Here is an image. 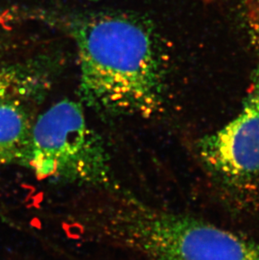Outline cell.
<instances>
[{"instance_id": "5", "label": "cell", "mask_w": 259, "mask_h": 260, "mask_svg": "<svg viewBox=\"0 0 259 260\" xmlns=\"http://www.w3.org/2000/svg\"><path fill=\"white\" fill-rule=\"evenodd\" d=\"M32 125L20 101L9 98L0 103V165H24Z\"/></svg>"}, {"instance_id": "2", "label": "cell", "mask_w": 259, "mask_h": 260, "mask_svg": "<svg viewBox=\"0 0 259 260\" xmlns=\"http://www.w3.org/2000/svg\"><path fill=\"white\" fill-rule=\"evenodd\" d=\"M83 214L81 226L147 260H259V242L120 191Z\"/></svg>"}, {"instance_id": "3", "label": "cell", "mask_w": 259, "mask_h": 260, "mask_svg": "<svg viewBox=\"0 0 259 260\" xmlns=\"http://www.w3.org/2000/svg\"><path fill=\"white\" fill-rule=\"evenodd\" d=\"M24 167L39 179L117 191L105 143L86 120L83 107L64 100L37 118Z\"/></svg>"}, {"instance_id": "4", "label": "cell", "mask_w": 259, "mask_h": 260, "mask_svg": "<svg viewBox=\"0 0 259 260\" xmlns=\"http://www.w3.org/2000/svg\"><path fill=\"white\" fill-rule=\"evenodd\" d=\"M248 25L256 60L242 108L224 126L196 143L208 170L237 187L259 180V7L249 13Z\"/></svg>"}, {"instance_id": "1", "label": "cell", "mask_w": 259, "mask_h": 260, "mask_svg": "<svg viewBox=\"0 0 259 260\" xmlns=\"http://www.w3.org/2000/svg\"><path fill=\"white\" fill-rule=\"evenodd\" d=\"M83 102L109 116L150 117L161 107L165 72L152 26L131 15L101 14L74 29Z\"/></svg>"}, {"instance_id": "6", "label": "cell", "mask_w": 259, "mask_h": 260, "mask_svg": "<svg viewBox=\"0 0 259 260\" xmlns=\"http://www.w3.org/2000/svg\"><path fill=\"white\" fill-rule=\"evenodd\" d=\"M21 75L15 69H0V103L11 98L20 85Z\"/></svg>"}]
</instances>
